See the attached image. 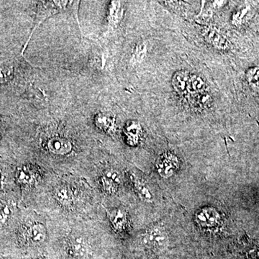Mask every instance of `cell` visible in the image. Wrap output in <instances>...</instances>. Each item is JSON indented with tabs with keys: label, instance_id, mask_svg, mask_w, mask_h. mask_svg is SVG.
<instances>
[{
	"label": "cell",
	"instance_id": "9c48e42d",
	"mask_svg": "<svg viewBox=\"0 0 259 259\" xmlns=\"http://www.w3.org/2000/svg\"><path fill=\"white\" fill-rule=\"evenodd\" d=\"M190 76L189 73L185 71H177L175 73L172 79V86L177 93L182 95L188 94Z\"/></svg>",
	"mask_w": 259,
	"mask_h": 259
},
{
	"label": "cell",
	"instance_id": "cb8c5ba5",
	"mask_svg": "<svg viewBox=\"0 0 259 259\" xmlns=\"http://www.w3.org/2000/svg\"><path fill=\"white\" fill-rule=\"evenodd\" d=\"M11 210L9 205L3 201H0V223H5L9 219Z\"/></svg>",
	"mask_w": 259,
	"mask_h": 259
},
{
	"label": "cell",
	"instance_id": "5b68a950",
	"mask_svg": "<svg viewBox=\"0 0 259 259\" xmlns=\"http://www.w3.org/2000/svg\"><path fill=\"white\" fill-rule=\"evenodd\" d=\"M69 250L71 254L79 259L88 258L91 253V249L88 242L81 237H75L71 239Z\"/></svg>",
	"mask_w": 259,
	"mask_h": 259
},
{
	"label": "cell",
	"instance_id": "e0dca14e",
	"mask_svg": "<svg viewBox=\"0 0 259 259\" xmlns=\"http://www.w3.org/2000/svg\"><path fill=\"white\" fill-rule=\"evenodd\" d=\"M96 125L99 128L102 129V131H112L113 130L114 125H115V120L112 119L111 117L99 114L96 117Z\"/></svg>",
	"mask_w": 259,
	"mask_h": 259
},
{
	"label": "cell",
	"instance_id": "2e32d148",
	"mask_svg": "<svg viewBox=\"0 0 259 259\" xmlns=\"http://www.w3.org/2000/svg\"><path fill=\"white\" fill-rule=\"evenodd\" d=\"M30 235L32 241L36 243H41L47 238V230L44 225L35 223L30 228Z\"/></svg>",
	"mask_w": 259,
	"mask_h": 259
},
{
	"label": "cell",
	"instance_id": "7402d4cb",
	"mask_svg": "<svg viewBox=\"0 0 259 259\" xmlns=\"http://www.w3.org/2000/svg\"><path fill=\"white\" fill-rule=\"evenodd\" d=\"M249 11L250 8L248 6H243V8L237 10L234 15H233V18H232L233 23L236 25H240L244 23V20L248 16Z\"/></svg>",
	"mask_w": 259,
	"mask_h": 259
},
{
	"label": "cell",
	"instance_id": "30bf717a",
	"mask_svg": "<svg viewBox=\"0 0 259 259\" xmlns=\"http://www.w3.org/2000/svg\"><path fill=\"white\" fill-rule=\"evenodd\" d=\"M123 16V8L121 2L112 1L109 10L108 21L111 26H116Z\"/></svg>",
	"mask_w": 259,
	"mask_h": 259
},
{
	"label": "cell",
	"instance_id": "5bb4252c",
	"mask_svg": "<svg viewBox=\"0 0 259 259\" xmlns=\"http://www.w3.org/2000/svg\"><path fill=\"white\" fill-rule=\"evenodd\" d=\"M133 182H134L135 189L140 197L146 202H152L153 196L148 186L142 180L136 177H134Z\"/></svg>",
	"mask_w": 259,
	"mask_h": 259
},
{
	"label": "cell",
	"instance_id": "7c38bea8",
	"mask_svg": "<svg viewBox=\"0 0 259 259\" xmlns=\"http://www.w3.org/2000/svg\"><path fill=\"white\" fill-rule=\"evenodd\" d=\"M205 89L206 83L202 77H200L198 75H190L188 93L192 95H197V94L205 92Z\"/></svg>",
	"mask_w": 259,
	"mask_h": 259
},
{
	"label": "cell",
	"instance_id": "52a82bcc",
	"mask_svg": "<svg viewBox=\"0 0 259 259\" xmlns=\"http://www.w3.org/2000/svg\"><path fill=\"white\" fill-rule=\"evenodd\" d=\"M196 220L202 228H212L218 226L219 215L212 208H204L197 213Z\"/></svg>",
	"mask_w": 259,
	"mask_h": 259
},
{
	"label": "cell",
	"instance_id": "8992f818",
	"mask_svg": "<svg viewBox=\"0 0 259 259\" xmlns=\"http://www.w3.org/2000/svg\"><path fill=\"white\" fill-rule=\"evenodd\" d=\"M47 146L51 153L60 156L69 154L72 151V144L69 140L64 138H53L49 140Z\"/></svg>",
	"mask_w": 259,
	"mask_h": 259
},
{
	"label": "cell",
	"instance_id": "9a60e30c",
	"mask_svg": "<svg viewBox=\"0 0 259 259\" xmlns=\"http://www.w3.org/2000/svg\"><path fill=\"white\" fill-rule=\"evenodd\" d=\"M126 136L131 145H136L139 142L141 135V127L139 123L132 122L126 127Z\"/></svg>",
	"mask_w": 259,
	"mask_h": 259
},
{
	"label": "cell",
	"instance_id": "ac0fdd59",
	"mask_svg": "<svg viewBox=\"0 0 259 259\" xmlns=\"http://www.w3.org/2000/svg\"><path fill=\"white\" fill-rule=\"evenodd\" d=\"M192 101H193L194 106L204 109L210 105L211 102H212V97L208 93L205 91L204 93L194 95Z\"/></svg>",
	"mask_w": 259,
	"mask_h": 259
},
{
	"label": "cell",
	"instance_id": "603a6c76",
	"mask_svg": "<svg viewBox=\"0 0 259 259\" xmlns=\"http://www.w3.org/2000/svg\"><path fill=\"white\" fill-rule=\"evenodd\" d=\"M13 69L10 66H0V83L9 81L13 77Z\"/></svg>",
	"mask_w": 259,
	"mask_h": 259
},
{
	"label": "cell",
	"instance_id": "d4e9b609",
	"mask_svg": "<svg viewBox=\"0 0 259 259\" xmlns=\"http://www.w3.org/2000/svg\"><path fill=\"white\" fill-rule=\"evenodd\" d=\"M5 185V178L3 174L0 171V192L4 189Z\"/></svg>",
	"mask_w": 259,
	"mask_h": 259
},
{
	"label": "cell",
	"instance_id": "277c9868",
	"mask_svg": "<svg viewBox=\"0 0 259 259\" xmlns=\"http://www.w3.org/2000/svg\"><path fill=\"white\" fill-rule=\"evenodd\" d=\"M104 190L109 194L115 193L121 182L120 174L112 168L105 170L100 179Z\"/></svg>",
	"mask_w": 259,
	"mask_h": 259
},
{
	"label": "cell",
	"instance_id": "7a4b0ae2",
	"mask_svg": "<svg viewBox=\"0 0 259 259\" xmlns=\"http://www.w3.org/2000/svg\"><path fill=\"white\" fill-rule=\"evenodd\" d=\"M144 244L150 249L160 251L166 249L168 245V236L164 228L154 226L145 233Z\"/></svg>",
	"mask_w": 259,
	"mask_h": 259
},
{
	"label": "cell",
	"instance_id": "6da1fadb",
	"mask_svg": "<svg viewBox=\"0 0 259 259\" xmlns=\"http://www.w3.org/2000/svg\"><path fill=\"white\" fill-rule=\"evenodd\" d=\"M80 1H39L37 4V12L35 15V24H34L33 28H32L31 32L28 40L24 45L23 50H22L21 54L23 56L25 51L28 47L29 42L35 32L36 29L40 26V24L42 22L45 21L47 19L50 18L53 15L58 14L61 13H71L74 18L76 20V23L81 35H82V30H81V25L79 21V13Z\"/></svg>",
	"mask_w": 259,
	"mask_h": 259
},
{
	"label": "cell",
	"instance_id": "ffe728a7",
	"mask_svg": "<svg viewBox=\"0 0 259 259\" xmlns=\"http://www.w3.org/2000/svg\"><path fill=\"white\" fill-rule=\"evenodd\" d=\"M147 54V49L144 42H139L136 44L133 53V61L136 63H141L144 60Z\"/></svg>",
	"mask_w": 259,
	"mask_h": 259
},
{
	"label": "cell",
	"instance_id": "d6986e66",
	"mask_svg": "<svg viewBox=\"0 0 259 259\" xmlns=\"http://www.w3.org/2000/svg\"><path fill=\"white\" fill-rule=\"evenodd\" d=\"M247 81L250 86V88L253 89L255 91L258 90V77H259V69L258 67L250 68L248 71H246Z\"/></svg>",
	"mask_w": 259,
	"mask_h": 259
},
{
	"label": "cell",
	"instance_id": "3957f363",
	"mask_svg": "<svg viewBox=\"0 0 259 259\" xmlns=\"http://www.w3.org/2000/svg\"><path fill=\"white\" fill-rule=\"evenodd\" d=\"M180 166L178 158L171 152L163 153L158 157L156 168L158 174L163 178L173 176Z\"/></svg>",
	"mask_w": 259,
	"mask_h": 259
},
{
	"label": "cell",
	"instance_id": "8fae6325",
	"mask_svg": "<svg viewBox=\"0 0 259 259\" xmlns=\"http://www.w3.org/2000/svg\"><path fill=\"white\" fill-rule=\"evenodd\" d=\"M54 197L63 205L69 206L74 200V194L69 187L59 186L54 192Z\"/></svg>",
	"mask_w": 259,
	"mask_h": 259
},
{
	"label": "cell",
	"instance_id": "44dd1931",
	"mask_svg": "<svg viewBox=\"0 0 259 259\" xmlns=\"http://www.w3.org/2000/svg\"><path fill=\"white\" fill-rule=\"evenodd\" d=\"M16 179L20 183L23 185H30L33 181V177L26 168H19L16 172Z\"/></svg>",
	"mask_w": 259,
	"mask_h": 259
},
{
	"label": "cell",
	"instance_id": "ba28073f",
	"mask_svg": "<svg viewBox=\"0 0 259 259\" xmlns=\"http://www.w3.org/2000/svg\"><path fill=\"white\" fill-rule=\"evenodd\" d=\"M204 37L213 47L218 50H227L229 48V41L221 32L214 29H208L204 32Z\"/></svg>",
	"mask_w": 259,
	"mask_h": 259
},
{
	"label": "cell",
	"instance_id": "4fadbf2b",
	"mask_svg": "<svg viewBox=\"0 0 259 259\" xmlns=\"http://www.w3.org/2000/svg\"><path fill=\"white\" fill-rule=\"evenodd\" d=\"M110 221H111L112 226L117 231H121L125 229L126 224H127V216L126 213L121 209L112 212L110 215Z\"/></svg>",
	"mask_w": 259,
	"mask_h": 259
}]
</instances>
